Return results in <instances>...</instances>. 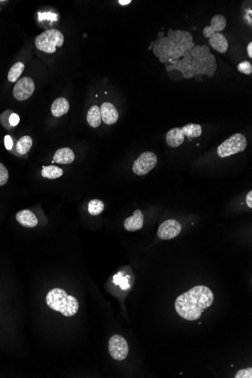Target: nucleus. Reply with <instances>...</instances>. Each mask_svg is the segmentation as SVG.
I'll list each match as a JSON object with an SVG mask.
<instances>
[{
	"label": "nucleus",
	"instance_id": "1",
	"mask_svg": "<svg viewBox=\"0 0 252 378\" xmlns=\"http://www.w3.org/2000/svg\"><path fill=\"white\" fill-rule=\"evenodd\" d=\"M214 294L205 285H198L176 299L174 307L180 316L186 320L196 321L205 310L214 303Z\"/></svg>",
	"mask_w": 252,
	"mask_h": 378
},
{
	"label": "nucleus",
	"instance_id": "2",
	"mask_svg": "<svg viewBox=\"0 0 252 378\" xmlns=\"http://www.w3.org/2000/svg\"><path fill=\"white\" fill-rule=\"evenodd\" d=\"M188 52H184V58L179 62L176 63L171 67H167V70H180L184 74V78H192L197 74H206L212 77L217 69L216 61L215 56L209 53L206 56H196L191 55Z\"/></svg>",
	"mask_w": 252,
	"mask_h": 378
},
{
	"label": "nucleus",
	"instance_id": "3",
	"mask_svg": "<svg viewBox=\"0 0 252 378\" xmlns=\"http://www.w3.org/2000/svg\"><path fill=\"white\" fill-rule=\"evenodd\" d=\"M46 304L50 308L67 317L74 316L79 310L77 298L69 295L61 288H54L47 294Z\"/></svg>",
	"mask_w": 252,
	"mask_h": 378
},
{
	"label": "nucleus",
	"instance_id": "4",
	"mask_svg": "<svg viewBox=\"0 0 252 378\" xmlns=\"http://www.w3.org/2000/svg\"><path fill=\"white\" fill-rule=\"evenodd\" d=\"M64 41V35L60 30L51 29L36 36L35 45L41 52L52 54L56 52L57 47L62 46Z\"/></svg>",
	"mask_w": 252,
	"mask_h": 378
},
{
	"label": "nucleus",
	"instance_id": "5",
	"mask_svg": "<svg viewBox=\"0 0 252 378\" xmlns=\"http://www.w3.org/2000/svg\"><path fill=\"white\" fill-rule=\"evenodd\" d=\"M247 144L246 137L243 134L237 133L223 142L218 146L217 153L220 157H228L231 155L243 152L247 147Z\"/></svg>",
	"mask_w": 252,
	"mask_h": 378
},
{
	"label": "nucleus",
	"instance_id": "6",
	"mask_svg": "<svg viewBox=\"0 0 252 378\" xmlns=\"http://www.w3.org/2000/svg\"><path fill=\"white\" fill-rule=\"evenodd\" d=\"M157 163V156L153 152H144L142 153L133 164L132 170L134 174L143 176L153 170Z\"/></svg>",
	"mask_w": 252,
	"mask_h": 378
},
{
	"label": "nucleus",
	"instance_id": "7",
	"mask_svg": "<svg viewBox=\"0 0 252 378\" xmlns=\"http://www.w3.org/2000/svg\"><path fill=\"white\" fill-rule=\"evenodd\" d=\"M109 352L111 357L117 361L124 360L128 354L127 341L121 335H115L109 341Z\"/></svg>",
	"mask_w": 252,
	"mask_h": 378
},
{
	"label": "nucleus",
	"instance_id": "8",
	"mask_svg": "<svg viewBox=\"0 0 252 378\" xmlns=\"http://www.w3.org/2000/svg\"><path fill=\"white\" fill-rule=\"evenodd\" d=\"M35 91V83L33 79L25 77L16 82L13 89V96L19 102L29 99Z\"/></svg>",
	"mask_w": 252,
	"mask_h": 378
},
{
	"label": "nucleus",
	"instance_id": "9",
	"mask_svg": "<svg viewBox=\"0 0 252 378\" xmlns=\"http://www.w3.org/2000/svg\"><path fill=\"white\" fill-rule=\"evenodd\" d=\"M181 224L174 219L164 221L158 229V237L163 240H169L178 237L181 232Z\"/></svg>",
	"mask_w": 252,
	"mask_h": 378
},
{
	"label": "nucleus",
	"instance_id": "10",
	"mask_svg": "<svg viewBox=\"0 0 252 378\" xmlns=\"http://www.w3.org/2000/svg\"><path fill=\"white\" fill-rule=\"evenodd\" d=\"M174 46L175 45L174 42L168 38H160L155 42L153 52L155 55L159 58L161 62L165 63L169 61L172 57Z\"/></svg>",
	"mask_w": 252,
	"mask_h": 378
},
{
	"label": "nucleus",
	"instance_id": "11",
	"mask_svg": "<svg viewBox=\"0 0 252 378\" xmlns=\"http://www.w3.org/2000/svg\"><path fill=\"white\" fill-rule=\"evenodd\" d=\"M227 19L222 14H216L212 17L210 26H206L203 30L205 37L210 39L215 33H219L225 29Z\"/></svg>",
	"mask_w": 252,
	"mask_h": 378
},
{
	"label": "nucleus",
	"instance_id": "12",
	"mask_svg": "<svg viewBox=\"0 0 252 378\" xmlns=\"http://www.w3.org/2000/svg\"><path fill=\"white\" fill-rule=\"evenodd\" d=\"M102 119L106 125H113L117 123L119 119V113L117 108L110 102H105L100 108Z\"/></svg>",
	"mask_w": 252,
	"mask_h": 378
},
{
	"label": "nucleus",
	"instance_id": "13",
	"mask_svg": "<svg viewBox=\"0 0 252 378\" xmlns=\"http://www.w3.org/2000/svg\"><path fill=\"white\" fill-rule=\"evenodd\" d=\"M143 214L141 211L137 209L133 215L125 220L124 227L126 231L129 232L140 231L143 227Z\"/></svg>",
	"mask_w": 252,
	"mask_h": 378
},
{
	"label": "nucleus",
	"instance_id": "14",
	"mask_svg": "<svg viewBox=\"0 0 252 378\" xmlns=\"http://www.w3.org/2000/svg\"><path fill=\"white\" fill-rule=\"evenodd\" d=\"M16 220L20 225L23 226L24 228H35L38 224V219L35 214H33V212L30 210H27V209L17 212V215H16Z\"/></svg>",
	"mask_w": 252,
	"mask_h": 378
},
{
	"label": "nucleus",
	"instance_id": "15",
	"mask_svg": "<svg viewBox=\"0 0 252 378\" xmlns=\"http://www.w3.org/2000/svg\"><path fill=\"white\" fill-rule=\"evenodd\" d=\"M209 45L220 53L224 54L228 51L229 43L224 34L216 33L209 39Z\"/></svg>",
	"mask_w": 252,
	"mask_h": 378
},
{
	"label": "nucleus",
	"instance_id": "16",
	"mask_svg": "<svg viewBox=\"0 0 252 378\" xmlns=\"http://www.w3.org/2000/svg\"><path fill=\"white\" fill-rule=\"evenodd\" d=\"M54 162L61 165H69L75 159L73 151L68 147L61 148L55 152L54 155Z\"/></svg>",
	"mask_w": 252,
	"mask_h": 378
},
{
	"label": "nucleus",
	"instance_id": "17",
	"mask_svg": "<svg viewBox=\"0 0 252 378\" xmlns=\"http://www.w3.org/2000/svg\"><path fill=\"white\" fill-rule=\"evenodd\" d=\"M184 137L185 136L181 128H174L167 133L166 142L171 147H178L184 143Z\"/></svg>",
	"mask_w": 252,
	"mask_h": 378
},
{
	"label": "nucleus",
	"instance_id": "18",
	"mask_svg": "<svg viewBox=\"0 0 252 378\" xmlns=\"http://www.w3.org/2000/svg\"><path fill=\"white\" fill-rule=\"evenodd\" d=\"M70 110V104L64 98H58L52 103L51 111L55 117H61L68 113Z\"/></svg>",
	"mask_w": 252,
	"mask_h": 378
},
{
	"label": "nucleus",
	"instance_id": "19",
	"mask_svg": "<svg viewBox=\"0 0 252 378\" xmlns=\"http://www.w3.org/2000/svg\"><path fill=\"white\" fill-rule=\"evenodd\" d=\"M87 122L92 128H98L102 124V119L99 107L94 105L88 111Z\"/></svg>",
	"mask_w": 252,
	"mask_h": 378
},
{
	"label": "nucleus",
	"instance_id": "20",
	"mask_svg": "<svg viewBox=\"0 0 252 378\" xmlns=\"http://www.w3.org/2000/svg\"><path fill=\"white\" fill-rule=\"evenodd\" d=\"M33 140L28 135L23 136L17 140L16 144V151L20 155L26 154L31 149Z\"/></svg>",
	"mask_w": 252,
	"mask_h": 378
},
{
	"label": "nucleus",
	"instance_id": "21",
	"mask_svg": "<svg viewBox=\"0 0 252 378\" xmlns=\"http://www.w3.org/2000/svg\"><path fill=\"white\" fill-rule=\"evenodd\" d=\"M42 175L43 178L48 179H56L63 175V170L55 165L44 166L42 170Z\"/></svg>",
	"mask_w": 252,
	"mask_h": 378
},
{
	"label": "nucleus",
	"instance_id": "22",
	"mask_svg": "<svg viewBox=\"0 0 252 378\" xmlns=\"http://www.w3.org/2000/svg\"><path fill=\"white\" fill-rule=\"evenodd\" d=\"M181 129H182L184 136L192 137V138L199 137L202 134V131H203L202 126L200 125L193 124V123L186 125L183 128H181Z\"/></svg>",
	"mask_w": 252,
	"mask_h": 378
},
{
	"label": "nucleus",
	"instance_id": "23",
	"mask_svg": "<svg viewBox=\"0 0 252 378\" xmlns=\"http://www.w3.org/2000/svg\"><path fill=\"white\" fill-rule=\"evenodd\" d=\"M25 66L23 63L17 62L13 64L12 67L10 69L8 74V80L10 83H15L18 81L20 75L23 73L24 70Z\"/></svg>",
	"mask_w": 252,
	"mask_h": 378
},
{
	"label": "nucleus",
	"instance_id": "24",
	"mask_svg": "<svg viewBox=\"0 0 252 378\" xmlns=\"http://www.w3.org/2000/svg\"><path fill=\"white\" fill-rule=\"evenodd\" d=\"M104 209H105V204L102 200L92 199L89 203L88 210H89V214L93 215V216H97V215L102 214Z\"/></svg>",
	"mask_w": 252,
	"mask_h": 378
},
{
	"label": "nucleus",
	"instance_id": "25",
	"mask_svg": "<svg viewBox=\"0 0 252 378\" xmlns=\"http://www.w3.org/2000/svg\"><path fill=\"white\" fill-rule=\"evenodd\" d=\"M114 283L120 285L122 289L126 290L127 288H129L128 279L126 277H123V275H120V273H119L118 275H114Z\"/></svg>",
	"mask_w": 252,
	"mask_h": 378
},
{
	"label": "nucleus",
	"instance_id": "26",
	"mask_svg": "<svg viewBox=\"0 0 252 378\" xmlns=\"http://www.w3.org/2000/svg\"><path fill=\"white\" fill-rule=\"evenodd\" d=\"M8 171L6 167L0 162V187L6 184L8 180Z\"/></svg>",
	"mask_w": 252,
	"mask_h": 378
},
{
	"label": "nucleus",
	"instance_id": "27",
	"mask_svg": "<svg viewBox=\"0 0 252 378\" xmlns=\"http://www.w3.org/2000/svg\"><path fill=\"white\" fill-rule=\"evenodd\" d=\"M237 69L240 73L246 75H250L252 73V65L249 61H243L237 66Z\"/></svg>",
	"mask_w": 252,
	"mask_h": 378
},
{
	"label": "nucleus",
	"instance_id": "28",
	"mask_svg": "<svg viewBox=\"0 0 252 378\" xmlns=\"http://www.w3.org/2000/svg\"><path fill=\"white\" fill-rule=\"evenodd\" d=\"M236 378H252V368H249V369H243V370H240V372H237V375L235 376Z\"/></svg>",
	"mask_w": 252,
	"mask_h": 378
},
{
	"label": "nucleus",
	"instance_id": "29",
	"mask_svg": "<svg viewBox=\"0 0 252 378\" xmlns=\"http://www.w3.org/2000/svg\"><path fill=\"white\" fill-rule=\"evenodd\" d=\"M19 122H20V117L17 114H11L10 115L9 118H8V123H9L10 126L14 127V126L18 125Z\"/></svg>",
	"mask_w": 252,
	"mask_h": 378
},
{
	"label": "nucleus",
	"instance_id": "30",
	"mask_svg": "<svg viewBox=\"0 0 252 378\" xmlns=\"http://www.w3.org/2000/svg\"><path fill=\"white\" fill-rule=\"evenodd\" d=\"M5 146L8 150H11L13 147V141L12 138L10 137V135L5 136Z\"/></svg>",
	"mask_w": 252,
	"mask_h": 378
},
{
	"label": "nucleus",
	"instance_id": "31",
	"mask_svg": "<svg viewBox=\"0 0 252 378\" xmlns=\"http://www.w3.org/2000/svg\"><path fill=\"white\" fill-rule=\"evenodd\" d=\"M246 203H247L248 206L250 209L252 208V191L250 190L249 193H248L247 197H246Z\"/></svg>",
	"mask_w": 252,
	"mask_h": 378
},
{
	"label": "nucleus",
	"instance_id": "32",
	"mask_svg": "<svg viewBox=\"0 0 252 378\" xmlns=\"http://www.w3.org/2000/svg\"><path fill=\"white\" fill-rule=\"evenodd\" d=\"M247 52L249 57L250 58H252V42H250L247 46Z\"/></svg>",
	"mask_w": 252,
	"mask_h": 378
},
{
	"label": "nucleus",
	"instance_id": "33",
	"mask_svg": "<svg viewBox=\"0 0 252 378\" xmlns=\"http://www.w3.org/2000/svg\"><path fill=\"white\" fill-rule=\"evenodd\" d=\"M119 2H120V5H128V4L131 3V0H120Z\"/></svg>",
	"mask_w": 252,
	"mask_h": 378
}]
</instances>
